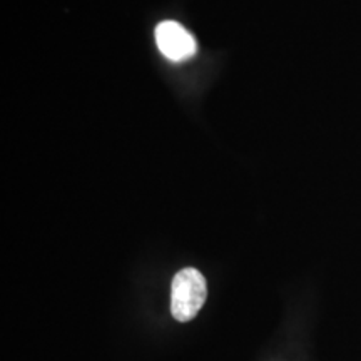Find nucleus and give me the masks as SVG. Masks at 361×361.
Segmentation results:
<instances>
[{
    "mask_svg": "<svg viewBox=\"0 0 361 361\" xmlns=\"http://www.w3.org/2000/svg\"><path fill=\"white\" fill-rule=\"evenodd\" d=\"M207 296L206 279L197 269H180L171 286V313L179 323L191 322L200 313Z\"/></svg>",
    "mask_w": 361,
    "mask_h": 361,
    "instance_id": "obj_1",
    "label": "nucleus"
},
{
    "mask_svg": "<svg viewBox=\"0 0 361 361\" xmlns=\"http://www.w3.org/2000/svg\"><path fill=\"white\" fill-rule=\"evenodd\" d=\"M156 44L162 56L173 62L188 61L197 52L194 35L174 20H164L156 27Z\"/></svg>",
    "mask_w": 361,
    "mask_h": 361,
    "instance_id": "obj_2",
    "label": "nucleus"
}]
</instances>
